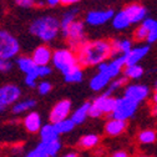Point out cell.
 <instances>
[{"instance_id": "1", "label": "cell", "mask_w": 157, "mask_h": 157, "mask_svg": "<svg viewBox=\"0 0 157 157\" xmlns=\"http://www.w3.org/2000/svg\"><path fill=\"white\" fill-rule=\"evenodd\" d=\"M111 43L107 40H91L86 41L75 52L77 56V63L81 67L99 66L111 57Z\"/></svg>"}, {"instance_id": "2", "label": "cell", "mask_w": 157, "mask_h": 157, "mask_svg": "<svg viewBox=\"0 0 157 157\" xmlns=\"http://www.w3.org/2000/svg\"><path fill=\"white\" fill-rule=\"evenodd\" d=\"M31 35L40 39L45 44L52 43L61 31L60 20L54 15H43L34 19L29 26Z\"/></svg>"}, {"instance_id": "3", "label": "cell", "mask_w": 157, "mask_h": 157, "mask_svg": "<svg viewBox=\"0 0 157 157\" xmlns=\"http://www.w3.org/2000/svg\"><path fill=\"white\" fill-rule=\"evenodd\" d=\"M51 64L63 75L67 74L70 70H72L75 66L78 65L76 52L74 50H71L70 48H60V49L54 50Z\"/></svg>"}, {"instance_id": "4", "label": "cell", "mask_w": 157, "mask_h": 157, "mask_svg": "<svg viewBox=\"0 0 157 157\" xmlns=\"http://www.w3.org/2000/svg\"><path fill=\"white\" fill-rule=\"evenodd\" d=\"M61 34L66 40L69 48L74 51H76L78 48L82 46L87 41L85 24H84V21H80V20L74 21L66 30L61 31Z\"/></svg>"}, {"instance_id": "5", "label": "cell", "mask_w": 157, "mask_h": 157, "mask_svg": "<svg viewBox=\"0 0 157 157\" xmlns=\"http://www.w3.org/2000/svg\"><path fill=\"white\" fill-rule=\"evenodd\" d=\"M20 52V43L8 30L0 29V59L13 60Z\"/></svg>"}, {"instance_id": "6", "label": "cell", "mask_w": 157, "mask_h": 157, "mask_svg": "<svg viewBox=\"0 0 157 157\" xmlns=\"http://www.w3.org/2000/svg\"><path fill=\"white\" fill-rule=\"evenodd\" d=\"M137 107H139L137 102L127 99L125 96L119 97V99H116V106L111 115V119L126 121L131 119V117H133L135 112L137 111Z\"/></svg>"}, {"instance_id": "7", "label": "cell", "mask_w": 157, "mask_h": 157, "mask_svg": "<svg viewBox=\"0 0 157 157\" xmlns=\"http://www.w3.org/2000/svg\"><path fill=\"white\" fill-rule=\"evenodd\" d=\"M21 90L14 84L0 86V111H4L8 106H13L19 101Z\"/></svg>"}, {"instance_id": "8", "label": "cell", "mask_w": 157, "mask_h": 157, "mask_svg": "<svg viewBox=\"0 0 157 157\" xmlns=\"http://www.w3.org/2000/svg\"><path fill=\"white\" fill-rule=\"evenodd\" d=\"M71 112V101L70 100H60L54 105L49 113V120L50 124H57L63 120L69 119V115Z\"/></svg>"}, {"instance_id": "9", "label": "cell", "mask_w": 157, "mask_h": 157, "mask_svg": "<svg viewBox=\"0 0 157 157\" xmlns=\"http://www.w3.org/2000/svg\"><path fill=\"white\" fill-rule=\"evenodd\" d=\"M115 15V11L112 9L107 10H91L85 16V23L90 26H100L106 24L107 21H111Z\"/></svg>"}, {"instance_id": "10", "label": "cell", "mask_w": 157, "mask_h": 157, "mask_svg": "<svg viewBox=\"0 0 157 157\" xmlns=\"http://www.w3.org/2000/svg\"><path fill=\"white\" fill-rule=\"evenodd\" d=\"M150 95V89L146 85L142 84H130L125 86V92L124 96L127 99L140 104L142 101H145Z\"/></svg>"}, {"instance_id": "11", "label": "cell", "mask_w": 157, "mask_h": 157, "mask_svg": "<svg viewBox=\"0 0 157 157\" xmlns=\"http://www.w3.org/2000/svg\"><path fill=\"white\" fill-rule=\"evenodd\" d=\"M52 51L54 50H51L50 46L46 44L39 45L34 49L31 54V59L36 66H49L52 59Z\"/></svg>"}, {"instance_id": "12", "label": "cell", "mask_w": 157, "mask_h": 157, "mask_svg": "<svg viewBox=\"0 0 157 157\" xmlns=\"http://www.w3.org/2000/svg\"><path fill=\"white\" fill-rule=\"evenodd\" d=\"M122 10L127 15L131 25L132 24H139V23L141 24L145 19L147 17V9L145 6H142L141 4H137V3L128 4Z\"/></svg>"}, {"instance_id": "13", "label": "cell", "mask_w": 157, "mask_h": 157, "mask_svg": "<svg viewBox=\"0 0 157 157\" xmlns=\"http://www.w3.org/2000/svg\"><path fill=\"white\" fill-rule=\"evenodd\" d=\"M111 43V59H115L116 56H120V55H126L127 52L131 51L132 46V41L127 37H120V39H113V40L110 41Z\"/></svg>"}, {"instance_id": "14", "label": "cell", "mask_w": 157, "mask_h": 157, "mask_svg": "<svg viewBox=\"0 0 157 157\" xmlns=\"http://www.w3.org/2000/svg\"><path fill=\"white\" fill-rule=\"evenodd\" d=\"M91 104H94L102 112V115H112L115 106H116V97L107 96V95L102 94L100 96H97L94 100V102H91Z\"/></svg>"}, {"instance_id": "15", "label": "cell", "mask_w": 157, "mask_h": 157, "mask_svg": "<svg viewBox=\"0 0 157 157\" xmlns=\"http://www.w3.org/2000/svg\"><path fill=\"white\" fill-rule=\"evenodd\" d=\"M150 46L148 45H139V46H133L130 52H127L126 56V66L130 65H137L139 61H141L142 59L148 54Z\"/></svg>"}, {"instance_id": "16", "label": "cell", "mask_w": 157, "mask_h": 157, "mask_svg": "<svg viewBox=\"0 0 157 157\" xmlns=\"http://www.w3.org/2000/svg\"><path fill=\"white\" fill-rule=\"evenodd\" d=\"M23 125L25 127V130L30 133H37L41 128V116L35 111L29 112L28 115H25L24 120H23Z\"/></svg>"}, {"instance_id": "17", "label": "cell", "mask_w": 157, "mask_h": 157, "mask_svg": "<svg viewBox=\"0 0 157 157\" xmlns=\"http://www.w3.org/2000/svg\"><path fill=\"white\" fill-rule=\"evenodd\" d=\"M122 70H124L122 67H120L117 64H115L112 60L105 61V63H102V64H100L99 66H97V71L104 74V75H106L107 77L111 78V80H113V78H116V77H119L121 75Z\"/></svg>"}, {"instance_id": "18", "label": "cell", "mask_w": 157, "mask_h": 157, "mask_svg": "<svg viewBox=\"0 0 157 157\" xmlns=\"http://www.w3.org/2000/svg\"><path fill=\"white\" fill-rule=\"evenodd\" d=\"M127 127L126 121L116 120V119H110L105 124V133L107 136H119L121 135Z\"/></svg>"}, {"instance_id": "19", "label": "cell", "mask_w": 157, "mask_h": 157, "mask_svg": "<svg viewBox=\"0 0 157 157\" xmlns=\"http://www.w3.org/2000/svg\"><path fill=\"white\" fill-rule=\"evenodd\" d=\"M39 136H40V140L41 142H52V141H56L59 140V135L54 124H46V125H43L40 131H39Z\"/></svg>"}, {"instance_id": "20", "label": "cell", "mask_w": 157, "mask_h": 157, "mask_svg": "<svg viewBox=\"0 0 157 157\" xmlns=\"http://www.w3.org/2000/svg\"><path fill=\"white\" fill-rule=\"evenodd\" d=\"M110 82H111V78L110 77H107L106 75H104L101 72H97V74H95L91 77L89 86H90V89L92 91H96L97 92V91L104 90L106 86H109Z\"/></svg>"}, {"instance_id": "21", "label": "cell", "mask_w": 157, "mask_h": 157, "mask_svg": "<svg viewBox=\"0 0 157 157\" xmlns=\"http://www.w3.org/2000/svg\"><path fill=\"white\" fill-rule=\"evenodd\" d=\"M15 64L19 67V70H20L21 72H24L25 75L33 72L35 70V67H36V65L33 61L31 56H28V55H20V56H17L15 59Z\"/></svg>"}, {"instance_id": "22", "label": "cell", "mask_w": 157, "mask_h": 157, "mask_svg": "<svg viewBox=\"0 0 157 157\" xmlns=\"http://www.w3.org/2000/svg\"><path fill=\"white\" fill-rule=\"evenodd\" d=\"M90 102H85L82 104L80 107H77L72 113H71V117L70 119L72 120V122L75 125H80L82 124L89 116V109H90Z\"/></svg>"}, {"instance_id": "23", "label": "cell", "mask_w": 157, "mask_h": 157, "mask_svg": "<svg viewBox=\"0 0 157 157\" xmlns=\"http://www.w3.org/2000/svg\"><path fill=\"white\" fill-rule=\"evenodd\" d=\"M111 23H112V26H113L116 30H125V29H127V28L131 25L128 17H127V15L125 14L124 10H120V11L115 13Z\"/></svg>"}, {"instance_id": "24", "label": "cell", "mask_w": 157, "mask_h": 157, "mask_svg": "<svg viewBox=\"0 0 157 157\" xmlns=\"http://www.w3.org/2000/svg\"><path fill=\"white\" fill-rule=\"evenodd\" d=\"M36 106V101L34 99H24V100H19L16 104L13 105L11 107V112L15 115L19 113H24L26 111L33 110Z\"/></svg>"}, {"instance_id": "25", "label": "cell", "mask_w": 157, "mask_h": 157, "mask_svg": "<svg viewBox=\"0 0 157 157\" xmlns=\"http://www.w3.org/2000/svg\"><path fill=\"white\" fill-rule=\"evenodd\" d=\"M37 147L43 150L49 157H56L57 153L61 150V142L59 140L52 141V142H41L40 141V144H37Z\"/></svg>"}, {"instance_id": "26", "label": "cell", "mask_w": 157, "mask_h": 157, "mask_svg": "<svg viewBox=\"0 0 157 157\" xmlns=\"http://www.w3.org/2000/svg\"><path fill=\"white\" fill-rule=\"evenodd\" d=\"M84 78V71L82 67L80 65L75 66L72 70H70L67 74L64 75V80L67 84H77V82H81Z\"/></svg>"}, {"instance_id": "27", "label": "cell", "mask_w": 157, "mask_h": 157, "mask_svg": "<svg viewBox=\"0 0 157 157\" xmlns=\"http://www.w3.org/2000/svg\"><path fill=\"white\" fill-rule=\"evenodd\" d=\"M100 142V137L97 135H94V133H89V135H85L82 136L80 140H78V146L81 148H85V150H89V148H94L95 146H97Z\"/></svg>"}, {"instance_id": "28", "label": "cell", "mask_w": 157, "mask_h": 157, "mask_svg": "<svg viewBox=\"0 0 157 157\" xmlns=\"http://www.w3.org/2000/svg\"><path fill=\"white\" fill-rule=\"evenodd\" d=\"M78 14V10L77 9H71V10H67L66 13L63 14L61 19H60V28H61V31L66 30L74 21H76V16Z\"/></svg>"}, {"instance_id": "29", "label": "cell", "mask_w": 157, "mask_h": 157, "mask_svg": "<svg viewBox=\"0 0 157 157\" xmlns=\"http://www.w3.org/2000/svg\"><path fill=\"white\" fill-rule=\"evenodd\" d=\"M124 76L126 78H131V80H137L144 75V69L137 64V65H130V66H125L124 69Z\"/></svg>"}, {"instance_id": "30", "label": "cell", "mask_w": 157, "mask_h": 157, "mask_svg": "<svg viewBox=\"0 0 157 157\" xmlns=\"http://www.w3.org/2000/svg\"><path fill=\"white\" fill-rule=\"evenodd\" d=\"M56 131L59 135H64V133H69L74 130V127L76 126L71 119H66V120H63L60 122H57V124H54Z\"/></svg>"}, {"instance_id": "31", "label": "cell", "mask_w": 157, "mask_h": 157, "mask_svg": "<svg viewBox=\"0 0 157 157\" xmlns=\"http://www.w3.org/2000/svg\"><path fill=\"white\" fill-rule=\"evenodd\" d=\"M126 82H127V78H126L125 76H119V77L113 78V80H111V82H110V85H109V89H107V91L105 92V95L111 96L113 91H117L119 89H121L122 86H125Z\"/></svg>"}, {"instance_id": "32", "label": "cell", "mask_w": 157, "mask_h": 157, "mask_svg": "<svg viewBox=\"0 0 157 157\" xmlns=\"http://www.w3.org/2000/svg\"><path fill=\"white\" fill-rule=\"evenodd\" d=\"M139 141L144 145H150L156 141V132L153 130H144L137 136Z\"/></svg>"}, {"instance_id": "33", "label": "cell", "mask_w": 157, "mask_h": 157, "mask_svg": "<svg viewBox=\"0 0 157 157\" xmlns=\"http://www.w3.org/2000/svg\"><path fill=\"white\" fill-rule=\"evenodd\" d=\"M148 36V30L144 25H139L133 31V39L135 41H146Z\"/></svg>"}, {"instance_id": "34", "label": "cell", "mask_w": 157, "mask_h": 157, "mask_svg": "<svg viewBox=\"0 0 157 157\" xmlns=\"http://www.w3.org/2000/svg\"><path fill=\"white\" fill-rule=\"evenodd\" d=\"M51 71L52 70H51L50 66H36L35 70H34V72L37 76V78H44V77L49 76L51 74Z\"/></svg>"}, {"instance_id": "35", "label": "cell", "mask_w": 157, "mask_h": 157, "mask_svg": "<svg viewBox=\"0 0 157 157\" xmlns=\"http://www.w3.org/2000/svg\"><path fill=\"white\" fill-rule=\"evenodd\" d=\"M36 89H37V92L40 94V95H48V94L51 91V89H52V85H51L49 81L44 80V81H40V82L37 84Z\"/></svg>"}, {"instance_id": "36", "label": "cell", "mask_w": 157, "mask_h": 157, "mask_svg": "<svg viewBox=\"0 0 157 157\" xmlns=\"http://www.w3.org/2000/svg\"><path fill=\"white\" fill-rule=\"evenodd\" d=\"M24 81H25V85H26L28 87L34 89V87L37 86V76H36L35 72L33 71V72L25 75V80H24Z\"/></svg>"}, {"instance_id": "37", "label": "cell", "mask_w": 157, "mask_h": 157, "mask_svg": "<svg viewBox=\"0 0 157 157\" xmlns=\"http://www.w3.org/2000/svg\"><path fill=\"white\" fill-rule=\"evenodd\" d=\"M13 69V61L11 60H5V59H0V72L5 74L11 71Z\"/></svg>"}, {"instance_id": "38", "label": "cell", "mask_w": 157, "mask_h": 157, "mask_svg": "<svg viewBox=\"0 0 157 157\" xmlns=\"http://www.w3.org/2000/svg\"><path fill=\"white\" fill-rule=\"evenodd\" d=\"M15 5L20 6V8H24V9H29V8H33L36 5V0H14Z\"/></svg>"}, {"instance_id": "39", "label": "cell", "mask_w": 157, "mask_h": 157, "mask_svg": "<svg viewBox=\"0 0 157 157\" xmlns=\"http://www.w3.org/2000/svg\"><path fill=\"white\" fill-rule=\"evenodd\" d=\"M25 157H49L43 150H40L37 146L34 148V150H31L30 152H28L26 155H25Z\"/></svg>"}, {"instance_id": "40", "label": "cell", "mask_w": 157, "mask_h": 157, "mask_svg": "<svg viewBox=\"0 0 157 157\" xmlns=\"http://www.w3.org/2000/svg\"><path fill=\"white\" fill-rule=\"evenodd\" d=\"M156 24H157V20H155V19H152V17H146L145 20L141 23V25H144V26L148 30V33L152 31V30L155 29Z\"/></svg>"}, {"instance_id": "41", "label": "cell", "mask_w": 157, "mask_h": 157, "mask_svg": "<svg viewBox=\"0 0 157 157\" xmlns=\"http://www.w3.org/2000/svg\"><path fill=\"white\" fill-rule=\"evenodd\" d=\"M89 116L92 117V119H99V117H101L104 115H102V112L99 109H97L94 104H91L90 105V109H89Z\"/></svg>"}, {"instance_id": "42", "label": "cell", "mask_w": 157, "mask_h": 157, "mask_svg": "<svg viewBox=\"0 0 157 157\" xmlns=\"http://www.w3.org/2000/svg\"><path fill=\"white\" fill-rule=\"evenodd\" d=\"M148 44H153L157 41V24L155 26V29L152 31L148 33V36H147V40H146Z\"/></svg>"}, {"instance_id": "43", "label": "cell", "mask_w": 157, "mask_h": 157, "mask_svg": "<svg viewBox=\"0 0 157 157\" xmlns=\"http://www.w3.org/2000/svg\"><path fill=\"white\" fill-rule=\"evenodd\" d=\"M78 2H81V0H60V4L64 6H71V5L77 4Z\"/></svg>"}, {"instance_id": "44", "label": "cell", "mask_w": 157, "mask_h": 157, "mask_svg": "<svg viewBox=\"0 0 157 157\" xmlns=\"http://www.w3.org/2000/svg\"><path fill=\"white\" fill-rule=\"evenodd\" d=\"M44 2L49 8H55L57 5H60V0H44Z\"/></svg>"}, {"instance_id": "45", "label": "cell", "mask_w": 157, "mask_h": 157, "mask_svg": "<svg viewBox=\"0 0 157 157\" xmlns=\"http://www.w3.org/2000/svg\"><path fill=\"white\" fill-rule=\"evenodd\" d=\"M111 157H128L126 151H116Z\"/></svg>"}, {"instance_id": "46", "label": "cell", "mask_w": 157, "mask_h": 157, "mask_svg": "<svg viewBox=\"0 0 157 157\" xmlns=\"http://www.w3.org/2000/svg\"><path fill=\"white\" fill-rule=\"evenodd\" d=\"M35 6H39V8H44V6H46V4H45V2L44 0H36V5Z\"/></svg>"}, {"instance_id": "47", "label": "cell", "mask_w": 157, "mask_h": 157, "mask_svg": "<svg viewBox=\"0 0 157 157\" xmlns=\"http://www.w3.org/2000/svg\"><path fill=\"white\" fill-rule=\"evenodd\" d=\"M152 102H153V105H157V91H155V94L152 96Z\"/></svg>"}, {"instance_id": "48", "label": "cell", "mask_w": 157, "mask_h": 157, "mask_svg": "<svg viewBox=\"0 0 157 157\" xmlns=\"http://www.w3.org/2000/svg\"><path fill=\"white\" fill-rule=\"evenodd\" d=\"M63 157H78L75 152H69V153H66V155H64Z\"/></svg>"}, {"instance_id": "49", "label": "cell", "mask_w": 157, "mask_h": 157, "mask_svg": "<svg viewBox=\"0 0 157 157\" xmlns=\"http://www.w3.org/2000/svg\"><path fill=\"white\" fill-rule=\"evenodd\" d=\"M152 113H153V115H157V105H153V107H152Z\"/></svg>"}, {"instance_id": "50", "label": "cell", "mask_w": 157, "mask_h": 157, "mask_svg": "<svg viewBox=\"0 0 157 157\" xmlns=\"http://www.w3.org/2000/svg\"><path fill=\"white\" fill-rule=\"evenodd\" d=\"M155 90H156V91H157V81H156V82H155Z\"/></svg>"}, {"instance_id": "51", "label": "cell", "mask_w": 157, "mask_h": 157, "mask_svg": "<svg viewBox=\"0 0 157 157\" xmlns=\"http://www.w3.org/2000/svg\"><path fill=\"white\" fill-rule=\"evenodd\" d=\"M139 157H148V156H139Z\"/></svg>"}, {"instance_id": "52", "label": "cell", "mask_w": 157, "mask_h": 157, "mask_svg": "<svg viewBox=\"0 0 157 157\" xmlns=\"http://www.w3.org/2000/svg\"><path fill=\"white\" fill-rule=\"evenodd\" d=\"M0 112H3V111H0Z\"/></svg>"}]
</instances>
